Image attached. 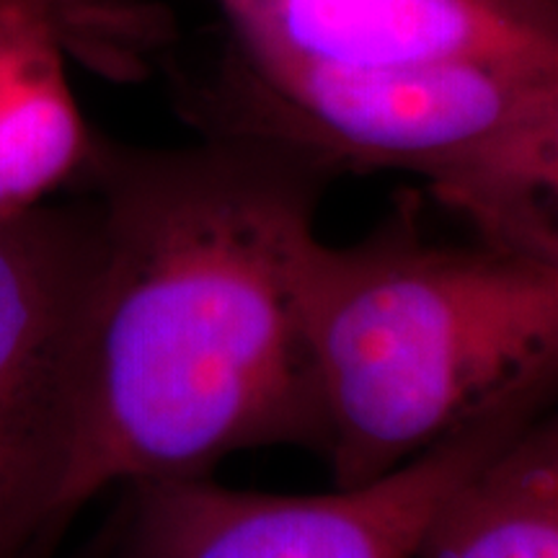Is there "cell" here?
I'll return each instance as SVG.
<instances>
[{"label": "cell", "mask_w": 558, "mask_h": 558, "mask_svg": "<svg viewBox=\"0 0 558 558\" xmlns=\"http://www.w3.org/2000/svg\"><path fill=\"white\" fill-rule=\"evenodd\" d=\"M228 50L311 68L558 62V0H209Z\"/></svg>", "instance_id": "8992f818"}, {"label": "cell", "mask_w": 558, "mask_h": 558, "mask_svg": "<svg viewBox=\"0 0 558 558\" xmlns=\"http://www.w3.org/2000/svg\"><path fill=\"white\" fill-rule=\"evenodd\" d=\"M558 86V62L445 60L311 68L222 47L186 83L205 135L271 143L341 171H409L450 207L512 153Z\"/></svg>", "instance_id": "3957f363"}, {"label": "cell", "mask_w": 558, "mask_h": 558, "mask_svg": "<svg viewBox=\"0 0 558 558\" xmlns=\"http://www.w3.org/2000/svg\"><path fill=\"white\" fill-rule=\"evenodd\" d=\"M303 305L337 486L558 388V259L481 235L429 241L416 199L349 246L313 243Z\"/></svg>", "instance_id": "7a4b0ae2"}, {"label": "cell", "mask_w": 558, "mask_h": 558, "mask_svg": "<svg viewBox=\"0 0 558 558\" xmlns=\"http://www.w3.org/2000/svg\"><path fill=\"white\" fill-rule=\"evenodd\" d=\"M450 209L481 239L558 259V86L499 169Z\"/></svg>", "instance_id": "9c48e42d"}, {"label": "cell", "mask_w": 558, "mask_h": 558, "mask_svg": "<svg viewBox=\"0 0 558 558\" xmlns=\"http://www.w3.org/2000/svg\"><path fill=\"white\" fill-rule=\"evenodd\" d=\"M99 251L90 194L0 218V558L65 522Z\"/></svg>", "instance_id": "5b68a950"}, {"label": "cell", "mask_w": 558, "mask_h": 558, "mask_svg": "<svg viewBox=\"0 0 558 558\" xmlns=\"http://www.w3.org/2000/svg\"><path fill=\"white\" fill-rule=\"evenodd\" d=\"M418 558H558V409H543L452 494Z\"/></svg>", "instance_id": "ba28073f"}, {"label": "cell", "mask_w": 558, "mask_h": 558, "mask_svg": "<svg viewBox=\"0 0 558 558\" xmlns=\"http://www.w3.org/2000/svg\"><path fill=\"white\" fill-rule=\"evenodd\" d=\"M331 173L233 135L99 137L101 215L62 514L117 484L207 476L235 452L320 450L305 262Z\"/></svg>", "instance_id": "6da1fadb"}, {"label": "cell", "mask_w": 558, "mask_h": 558, "mask_svg": "<svg viewBox=\"0 0 558 558\" xmlns=\"http://www.w3.org/2000/svg\"><path fill=\"white\" fill-rule=\"evenodd\" d=\"M556 390H535L362 484L282 497L207 476L132 486L130 558H418L452 494Z\"/></svg>", "instance_id": "277c9868"}, {"label": "cell", "mask_w": 558, "mask_h": 558, "mask_svg": "<svg viewBox=\"0 0 558 558\" xmlns=\"http://www.w3.org/2000/svg\"><path fill=\"white\" fill-rule=\"evenodd\" d=\"M99 137L70 86L52 0H0V218L83 190Z\"/></svg>", "instance_id": "52a82bcc"}]
</instances>
